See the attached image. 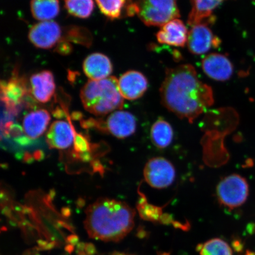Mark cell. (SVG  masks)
I'll list each match as a JSON object with an SVG mask.
<instances>
[{"instance_id": "cell-19", "label": "cell", "mask_w": 255, "mask_h": 255, "mask_svg": "<svg viewBox=\"0 0 255 255\" xmlns=\"http://www.w3.org/2000/svg\"><path fill=\"white\" fill-rule=\"evenodd\" d=\"M30 11L36 20L50 21L59 14V0H31Z\"/></svg>"}, {"instance_id": "cell-20", "label": "cell", "mask_w": 255, "mask_h": 255, "mask_svg": "<svg viewBox=\"0 0 255 255\" xmlns=\"http://www.w3.org/2000/svg\"><path fill=\"white\" fill-rule=\"evenodd\" d=\"M173 135L170 124L163 119H158L151 127V141L159 148H165L170 145Z\"/></svg>"}, {"instance_id": "cell-4", "label": "cell", "mask_w": 255, "mask_h": 255, "mask_svg": "<svg viewBox=\"0 0 255 255\" xmlns=\"http://www.w3.org/2000/svg\"><path fill=\"white\" fill-rule=\"evenodd\" d=\"M126 11L128 15H138L148 26H162L180 16L177 0H137Z\"/></svg>"}, {"instance_id": "cell-26", "label": "cell", "mask_w": 255, "mask_h": 255, "mask_svg": "<svg viewBox=\"0 0 255 255\" xmlns=\"http://www.w3.org/2000/svg\"><path fill=\"white\" fill-rule=\"evenodd\" d=\"M75 145L77 151L85 152L89 148L88 142L86 141L85 137L81 135H78L75 138Z\"/></svg>"}, {"instance_id": "cell-14", "label": "cell", "mask_w": 255, "mask_h": 255, "mask_svg": "<svg viewBox=\"0 0 255 255\" xmlns=\"http://www.w3.org/2000/svg\"><path fill=\"white\" fill-rule=\"evenodd\" d=\"M46 139L50 148L65 149L75 141L74 130L66 121H56L47 130Z\"/></svg>"}, {"instance_id": "cell-16", "label": "cell", "mask_w": 255, "mask_h": 255, "mask_svg": "<svg viewBox=\"0 0 255 255\" xmlns=\"http://www.w3.org/2000/svg\"><path fill=\"white\" fill-rule=\"evenodd\" d=\"M187 28L182 21L176 18L162 25L156 37L159 43L181 47L187 42Z\"/></svg>"}, {"instance_id": "cell-3", "label": "cell", "mask_w": 255, "mask_h": 255, "mask_svg": "<svg viewBox=\"0 0 255 255\" xmlns=\"http://www.w3.org/2000/svg\"><path fill=\"white\" fill-rule=\"evenodd\" d=\"M81 99L85 109L96 116H104L121 110L124 105L119 80L115 76L88 81L81 89Z\"/></svg>"}, {"instance_id": "cell-5", "label": "cell", "mask_w": 255, "mask_h": 255, "mask_svg": "<svg viewBox=\"0 0 255 255\" xmlns=\"http://www.w3.org/2000/svg\"><path fill=\"white\" fill-rule=\"evenodd\" d=\"M249 195V185L246 179L238 174L223 178L217 187V196L222 205L233 209L242 206Z\"/></svg>"}, {"instance_id": "cell-24", "label": "cell", "mask_w": 255, "mask_h": 255, "mask_svg": "<svg viewBox=\"0 0 255 255\" xmlns=\"http://www.w3.org/2000/svg\"><path fill=\"white\" fill-rule=\"evenodd\" d=\"M199 253L200 255H233L228 244L219 238L206 242L200 248Z\"/></svg>"}, {"instance_id": "cell-13", "label": "cell", "mask_w": 255, "mask_h": 255, "mask_svg": "<svg viewBox=\"0 0 255 255\" xmlns=\"http://www.w3.org/2000/svg\"><path fill=\"white\" fill-rule=\"evenodd\" d=\"M202 65L204 72L215 81H228L234 73L231 60L221 54H209L203 59Z\"/></svg>"}, {"instance_id": "cell-15", "label": "cell", "mask_w": 255, "mask_h": 255, "mask_svg": "<svg viewBox=\"0 0 255 255\" xmlns=\"http://www.w3.org/2000/svg\"><path fill=\"white\" fill-rule=\"evenodd\" d=\"M83 71L92 81H100L111 76L113 65L107 56L101 53H94L85 59Z\"/></svg>"}, {"instance_id": "cell-9", "label": "cell", "mask_w": 255, "mask_h": 255, "mask_svg": "<svg viewBox=\"0 0 255 255\" xmlns=\"http://www.w3.org/2000/svg\"><path fill=\"white\" fill-rule=\"evenodd\" d=\"M101 130L110 133L118 138L123 139L135 132L136 121L129 112L116 111L110 115L104 123H96Z\"/></svg>"}, {"instance_id": "cell-17", "label": "cell", "mask_w": 255, "mask_h": 255, "mask_svg": "<svg viewBox=\"0 0 255 255\" xmlns=\"http://www.w3.org/2000/svg\"><path fill=\"white\" fill-rule=\"evenodd\" d=\"M50 119V115L46 110H37L28 113L23 122L25 134L30 139L39 138L46 131Z\"/></svg>"}, {"instance_id": "cell-6", "label": "cell", "mask_w": 255, "mask_h": 255, "mask_svg": "<svg viewBox=\"0 0 255 255\" xmlns=\"http://www.w3.org/2000/svg\"><path fill=\"white\" fill-rule=\"evenodd\" d=\"M146 182L154 189H165L173 183L175 170L171 162L163 157L152 158L143 169Z\"/></svg>"}, {"instance_id": "cell-8", "label": "cell", "mask_w": 255, "mask_h": 255, "mask_svg": "<svg viewBox=\"0 0 255 255\" xmlns=\"http://www.w3.org/2000/svg\"><path fill=\"white\" fill-rule=\"evenodd\" d=\"M63 28L56 21H40L34 24L28 31V39L39 49H50L62 40Z\"/></svg>"}, {"instance_id": "cell-7", "label": "cell", "mask_w": 255, "mask_h": 255, "mask_svg": "<svg viewBox=\"0 0 255 255\" xmlns=\"http://www.w3.org/2000/svg\"><path fill=\"white\" fill-rule=\"evenodd\" d=\"M30 92L26 80L14 71L11 77L1 83V98L6 110L14 113L23 103L24 99Z\"/></svg>"}, {"instance_id": "cell-11", "label": "cell", "mask_w": 255, "mask_h": 255, "mask_svg": "<svg viewBox=\"0 0 255 255\" xmlns=\"http://www.w3.org/2000/svg\"><path fill=\"white\" fill-rule=\"evenodd\" d=\"M148 81L142 73L129 71L121 76L119 87L124 99L133 101L142 97L148 89Z\"/></svg>"}, {"instance_id": "cell-23", "label": "cell", "mask_w": 255, "mask_h": 255, "mask_svg": "<svg viewBox=\"0 0 255 255\" xmlns=\"http://www.w3.org/2000/svg\"><path fill=\"white\" fill-rule=\"evenodd\" d=\"M102 13L111 20L120 18L127 0H95Z\"/></svg>"}, {"instance_id": "cell-1", "label": "cell", "mask_w": 255, "mask_h": 255, "mask_svg": "<svg viewBox=\"0 0 255 255\" xmlns=\"http://www.w3.org/2000/svg\"><path fill=\"white\" fill-rule=\"evenodd\" d=\"M160 96L167 110L190 123L214 103L212 88L200 81L189 64L167 70Z\"/></svg>"}, {"instance_id": "cell-22", "label": "cell", "mask_w": 255, "mask_h": 255, "mask_svg": "<svg viewBox=\"0 0 255 255\" xmlns=\"http://www.w3.org/2000/svg\"><path fill=\"white\" fill-rule=\"evenodd\" d=\"M69 14L80 18L90 17L94 9V0H64Z\"/></svg>"}, {"instance_id": "cell-27", "label": "cell", "mask_w": 255, "mask_h": 255, "mask_svg": "<svg viewBox=\"0 0 255 255\" xmlns=\"http://www.w3.org/2000/svg\"></svg>"}, {"instance_id": "cell-25", "label": "cell", "mask_w": 255, "mask_h": 255, "mask_svg": "<svg viewBox=\"0 0 255 255\" xmlns=\"http://www.w3.org/2000/svg\"><path fill=\"white\" fill-rule=\"evenodd\" d=\"M72 43L68 42V41L61 40L60 42L57 44L55 48V51L57 53L60 54L62 55H69L72 52Z\"/></svg>"}, {"instance_id": "cell-2", "label": "cell", "mask_w": 255, "mask_h": 255, "mask_svg": "<svg viewBox=\"0 0 255 255\" xmlns=\"http://www.w3.org/2000/svg\"><path fill=\"white\" fill-rule=\"evenodd\" d=\"M135 214L134 210L122 201L99 199L86 210L85 229L96 240L119 242L132 231Z\"/></svg>"}, {"instance_id": "cell-12", "label": "cell", "mask_w": 255, "mask_h": 255, "mask_svg": "<svg viewBox=\"0 0 255 255\" xmlns=\"http://www.w3.org/2000/svg\"><path fill=\"white\" fill-rule=\"evenodd\" d=\"M29 84L30 94L40 103H48L55 93V79L49 71L34 73L30 78Z\"/></svg>"}, {"instance_id": "cell-21", "label": "cell", "mask_w": 255, "mask_h": 255, "mask_svg": "<svg viewBox=\"0 0 255 255\" xmlns=\"http://www.w3.org/2000/svg\"><path fill=\"white\" fill-rule=\"evenodd\" d=\"M62 40L89 47L93 42V36L87 28L78 25H69L63 28Z\"/></svg>"}, {"instance_id": "cell-10", "label": "cell", "mask_w": 255, "mask_h": 255, "mask_svg": "<svg viewBox=\"0 0 255 255\" xmlns=\"http://www.w3.org/2000/svg\"><path fill=\"white\" fill-rule=\"evenodd\" d=\"M221 40L213 34L206 23L193 25L188 34L187 47L194 55H202L213 47H218Z\"/></svg>"}, {"instance_id": "cell-18", "label": "cell", "mask_w": 255, "mask_h": 255, "mask_svg": "<svg viewBox=\"0 0 255 255\" xmlns=\"http://www.w3.org/2000/svg\"><path fill=\"white\" fill-rule=\"evenodd\" d=\"M191 9L188 18L191 26L201 23L208 24L212 21L213 11L223 0H190Z\"/></svg>"}]
</instances>
